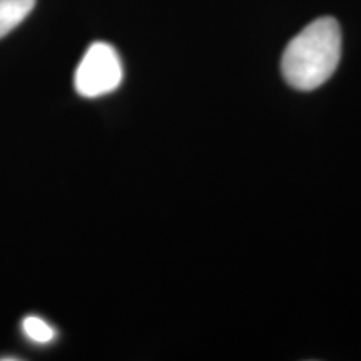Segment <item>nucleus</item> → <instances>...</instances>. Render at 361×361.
Here are the masks:
<instances>
[{
	"label": "nucleus",
	"instance_id": "3",
	"mask_svg": "<svg viewBox=\"0 0 361 361\" xmlns=\"http://www.w3.org/2000/svg\"><path fill=\"white\" fill-rule=\"evenodd\" d=\"M35 0H0V39L27 19Z\"/></svg>",
	"mask_w": 361,
	"mask_h": 361
},
{
	"label": "nucleus",
	"instance_id": "4",
	"mask_svg": "<svg viewBox=\"0 0 361 361\" xmlns=\"http://www.w3.org/2000/svg\"><path fill=\"white\" fill-rule=\"evenodd\" d=\"M22 329H24V335L32 340L34 343H51L56 338V329H54L47 322H44L39 316H27L22 322Z\"/></svg>",
	"mask_w": 361,
	"mask_h": 361
},
{
	"label": "nucleus",
	"instance_id": "2",
	"mask_svg": "<svg viewBox=\"0 0 361 361\" xmlns=\"http://www.w3.org/2000/svg\"><path fill=\"white\" fill-rule=\"evenodd\" d=\"M123 78V62L116 49L107 42H94L75 69L74 85L79 96L96 99L114 92Z\"/></svg>",
	"mask_w": 361,
	"mask_h": 361
},
{
	"label": "nucleus",
	"instance_id": "1",
	"mask_svg": "<svg viewBox=\"0 0 361 361\" xmlns=\"http://www.w3.org/2000/svg\"><path fill=\"white\" fill-rule=\"evenodd\" d=\"M341 59V29L333 17H319L286 45L283 78L293 89L314 90L335 74Z\"/></svg>",
	"mask_w": 361,
	"mask_h": 361
}]
</instances>
